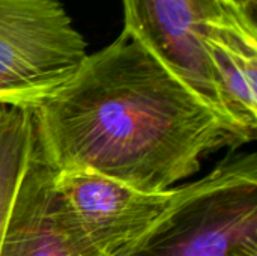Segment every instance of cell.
I'll use <instances>...</instances> for the list:
<instances>
[{"instance_id":"1","label":"cell","mask_w":257,"mask_h":256,"mask_svg":"<svg viewBox=\"0 0 257 256\" xmlns=\"http://www.w3.org/2000/svg\"><path fill=\"white\" fill-rule=\"evenodd\" d=\"M32 115L56 169H89L146 193L170 190L205 155L241 145L199 95L125 33L87 54Z\"/></svg>"},{"instance_id":"2","label":"cell","mask_w":257,"mask_h":256,"mask_svg":"<svg viewBox=\"0 0 257 256\" xmlns=\"http://www.w3.org/2000/svg\"><path fill=\"white\" fill-rule=\"evenodd\" d=\"M119 256H257L256 154L181 186L173 205Z\"/></svg>"},{"instance_id":"3","label":"cell","mask_w":257,"mask_h":256,"mask_svg":"<svg viewBox=\"0 0 257 256\" xmlns=\"http://www.w3.org/2000/svg\"><path fill=\"white\" fill-rule=\"evenodd\" d=\"M87 54L60 0H0V106L36 107Z\"/></svg>"},{"instance_id":"4","label":"cell","mask_w":257,"mask_h":256,"mask_svg":"<svg viewBox=\"0 0 257 256\" xmlns=\"http://www.w3.org/2000/svg\"><path fill=\"white\" fill-rule=\"evenodd\" d=\"M123 30L199 95L242 143L224 112L205 48L218 0H122Z\"/></svg>"},{"instance_id":"5","label":"cell","mask_w":257,"mask_h":256,"mask_svg":"<svg viewBox=\"0 0 257 256\" xmlns=\"http://www.w3.org/2000/svg\"><path fill=\"white\" fill-rule=\"evenodd\" d=\"M56 187L101 256L131 247L178 199L179 189L146 193L98 172L56 169Z\"/></svg>"},{"instance_id":"6","label":"cell","mask_w":257,"mask_h":256,"mask_svg":"<svg viewBox=\"0 0 257 256\" xmlns=\"http://www.w3.org/2000/svg\"><path fill=\"white\" fill-rule=\"evenodd\" d=\"M54 180L56 167L33 127L29 157L2 235L0 256H101L68 208Z\"/></svg>"},{"instance_id":"7","label":"cell","mask_w":257,"mask_h":256,"mask_svg":"<svg viewBox=\"0 0 257 256\" xmlns=\"http://www.w3.org/2000/svg\"><path fill=\"white\" fill-rule=\"evenodd\" d=\"M205 48L227 119L242 143L257 130V14L218 0L208 21Z\"/></svg>"},{"instance_id":"8","label":"cell","mask_w":257,"mask_h":256,"mask_svg":"<svg viewBox=\"0 0 257 256\" xmlns=\"http://www.w3.org/2000/svg\"><path fill=\"white\" fill-rule=\"evenodd\" d=\"M33 133L32 109L8 107L0 110V241L23 175Z\"/></svg>"},{"instance_id":"9","label":"cell","mask_w":257,"mask_h":256,"mask_svg":"<svg viewBox=\"0 0 257 256\" xmlns=\"http://www.w3.org/2000/svg\"><path fill=\"white\" fill-rule=\"evenodd\" d=\"M235 3L241 5L242 8H245L250 12H256L257 14V0H233Z\"/></svg>"},{"instance_id":"10","label":"cell","mask_w":257,"mask_h":256,"mask_svg":"<svg viewBox=\"0 0 257 256\" xmlns=\"http://www.w3.org/2000/svg\"><path fill=\"white\" fill-rule=\"evenodd\" d=\"M2 107H3V106H0V110H2Z\"/></svg>"}]
</instances>
